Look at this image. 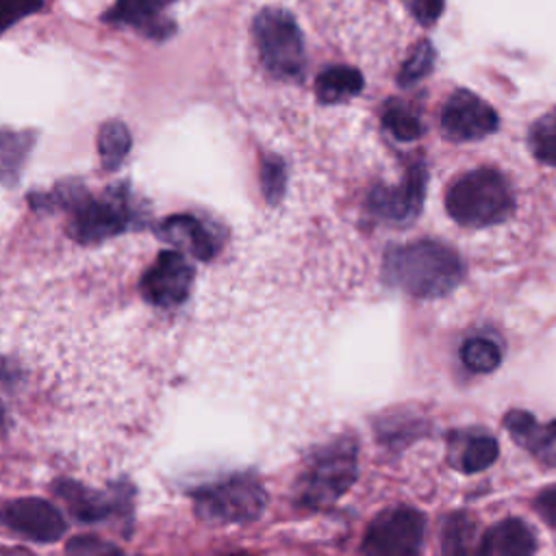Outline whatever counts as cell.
<instances>
[{"mask_svg": "<svg viewBox=\"0 0 556 556\" xmlns=\"http://www.w3.org/2000/svg\"><path fill=\"white\" fill-rule=\"evenodd\" d=\"M382 276L391 287L413 298H441L460 285L465 265L454 248L421 239L389 248Z\"/></svg>", "mask_w": 556, "mask_h": 556, "instance_id": "cell-1", "label": "cell"}, {"mask_svg": "<svg viewBox=\"0 0 556 556\" xmlns=\"http://www.w3.org/2000/svg\"><path fill=\"white\" fill-rule=\"evenodd\" d=\"M445 208L460 226L482 228L508 219L515 208V198L508 180L497 169L478 167L450 185Z\"/></svg>", "mask_w": 556, "mask_h": 556, "instance_id": "cell-2", "label": "cell"}, {"mask_svg": "<svg viewBox=\"0 0 556 556\" xmlns=\"http://www.w3.org/2000/svg\"><path fill=\"white\" fill-rule=\"evenodd\" d=\"M356 441L341 437L315 454L302 484L300 502L308 508L332 506L356 480Z\"/></svg>", "mask_w": 556, "mask_h": 556, "instance_id": "cell-3", "label": "cell"}, {"mask_svg": "<svg viewBox=\"0 0 556 556\" xmlns=\"http://www.w3.org/2000/svg\"><path fill=\"white\" fill-rule=\"evenodd\" d=\"M254 39L265 67L278 78H295L304 67L302 33L282 9H265L254 20Z\"/></svg>", "mask_w": 556, "mask_h": 556, "instance_id": "cell-4", "label": "cell"}, {"mask_svg": "<svg viewBox=\"0 0 556 556\" xmlns=\"http://www.w3.org/2000/svg\"><path fill=\"white\" fill-rule=\"evenodd\" d=\"M267 495L252 476H237L202 489L195 497V510L211 523H245L265 508Z\"/></svg>", "mask_w": 556, "mask_h": 556, "instance_id": "cell-5", "label": "cell"}, {"mask_svg": "<svg viewBox=\"0 0 556 556\" xmlns=\"http://www.w3.org/2000/svg\"><path fill=\"white\" fill-rule=\"evenodd\" d=\"M426 519L417 508L393 506L382 510L369 523L363 552L376 556H410L421 549Z\"/></svg>", "mask_w": 556, "mask_h": 556, "instance_id": "cell-6", "label": "cell"}, {"mask_svg": "<svg viewBox=\"0 0 556 556\" xmlns=\"http://www.w3.org/2000/svg\"><path fill=\"white\" fill-rule=\"evenodd\" d=\"M426 182H428V169L421 159H415L402 182L395 187L389 185H378L369 193V211L389 224H400L406 226L415 222L421 213L424 198H426Z\"/></svg>", "mask_w": 556, "mask_h": 556, "instance_id": "cell-7", "label": "cell"}, {"mask_svg": "<svg viewBox=\"0 0 556 556\" xmlns=\"http://www.w3.org/2000/svg\"><path fill=\"white\" fill-rule=\"evenodd\" d=\"M500 126L497 113L491 104L467 89L454 91L441 111V130L452 141H476Z\"/></svg>", "mask_w": 556, "mask_h": 556, "instance_id": "cell-8", "label": "cell"}, {"mask_svg": "<svg viewBox=\"0 0 556 556\" xmlns=\"http://www.w3.org/2000/svg\"><path fill=\"white\" fill-rule=\"evenodd\" d=\"M191 285L193 267L185 261L182 254L167 250L159 254L154 265L143 276L141 293L156 306H176L189 295Z\"/></svg>", "mask_w": 556, "mask_h": 556, "instance_id": "cell-9", "label": "cell"}, {"mask_svg": "<svg viewBox=\"0 0 556 556\" xmlns=\"http://www.w3.org/2000/svg\"><path fill=\"white\" fill-rule=\"evenodd\" d=\"M130 213L122 198H106V200H89L85 198L72 208L70 219V235L76 241L91 243L102 241L122 232L128 226Z\"/></svg>", "mask_w": 556, "mask_h": 556, "instance_id": "cell-10", "label": "cell"}, {"mask_svg": "<svg viewBox=\"0 0 556 556\" xmlns=\"http://www.w3.org/2000/svg\"><path fill=\"white\" fill-rule=\"evenodd\" d=\"M0 521L13 532L41 543H52L65 532V521L61 513L50 502L39 497L7 502L0 508Z\"/></svg>", "mask_w": 556, "mask_h": 556, "instance_id": "cell-11", "label": "cell"}, {"mask_svg": "<svg viewBox=\"0 0 556 556\" xmlns=\"http://www.w3.org/2000/svg\"><path fill=\"white\" fill-rule=\"evenodd\" d=\"M513 441L545 465H556V419L539 424L528 410H508L502 419Z\"/></svg>", "mask_w": 556, "mask_h": 556, "instance_id": "cell-12", "label": "cell"}, {"mask_svg": "<svg viewBox=\"0 0 556 556\" xmlns=\"http://www.w3.org/2000/svg\"><path fill=\"white\" fill-rule=\"evenodd\" d=\"M534 549V532L523 519L517 517H508L491 526L478 545L480 556H528Z\"/></svg>", "mask_w": 556, "mask_h": 556, "instance_id": "cell-13", "label": "cell"}, {"mask_svg": "<svg viewBox=\"0 0 556 556\" xmlns=\"http://www.w3.org/2000/svg\"><path fill=\"white\" fill-rule=\"evenodd\" d=\"M167 2L169 0H117L111 20L128 24L150 37H165L172 28V22L163 15Z\"/></svg>", "mask_w": 556, "mask_h": 556, "instance_id": "cell-14", "label": "cell"}, {"mask_svg": "<svg viewBox=\"0 0 556 556\" xmlns=\"http://www.w3.org/2000/svg\"><path fill=\"white\" fill-rule=\"evenodd\" d=\"M161 235L167 241L189 250L195 258L206 261L215 254V241H213L211 232L198 219H193L189 215H174V217L165 219L161 224Z\"/></svg>", "mask_w": 556, "mask_h": 556, "instance_id": "cell-15", "label": "cell"}, {"mask_svg": "<svg viewBox=\"0 0 556 556\" xmlns=\"http://www.w3.org/2000/svg\"><path fill=\"white\" fill-rule=\"evenodd\" d=\"M500 454V445L493 434L489 432H469L460 445H454V454H450V460L465 471V473H478L495 463Z\"/></svg>", "mask_w": 556, "mask_h": 556, "instance_id": "cell-16", "label": "cell"}, {"mask_svg": "<svg viewBox=\"0 0 556 556\" xmlns=\"http://www.w3.org/2000/svg\"><path fill=\"white\" fill-rule=\"evenodd\" d=\"M363 89V76L358 70L348 65H332L326 67L315 83L317 98L326 104L343 102L352 96H356Z\"/></svg>", "mask_w": 556, "mask_h": 556, "instance_id": "cell-17", "label": "cell"}, {"mask_svg": "<svg viewBox=\"0 0 556 556\" xmlns=\"http://www.w3.org/2000/svg\"><path fill=\"white\" fill-rule=\"evenodd\" d=\"M56 493L65 500L67 508L72 510V515L85 523L89 521H98V519H104L109 513H111V500H106L104 495L96 493V491H89L87 486L83 484H76V482H59L56 484Z\"/></svg>", "mask_w": 556, "mask_h": 556, "instance_id": "cell-18", "label": "cell"}, {"mask_svg": "<svg viewBox=\"0 0 556 556\" xmlns=\"http://www.w3.org/2000/svg\"><path fill=\"white\" fill-rule=\"evenodd\" d=\"M30 143L28 132L0 130V182H15Z\"/></svg>", "mask_w": 556, "mask_h": 556, "instance_id": "cell-19", "label": "cell"}, {"mask_svg": "<svg viewBox=\"0 0 556 556\" xmlns=\"http://www.w3.org/2000/svg\"><path fill=\"white\" fill-rule=\"evenodd\" d=\"M463 365L473 374H489L502 363V348L482 334L469 337L460 348Z\"/></svg>", "mask_w": 556, "mask_h": 556, "instance_id": "cell-20", "label": "cell"}, {"mask_svg": "<svg viewBox=\"0 0 556 556\" xmlns=\"http://www.w3.org/2000/svg\"><path fill=\"white\" fill-rule=\"evenodd\" d=\"M98 150L106 169L119 167L130 150L128 128L122 122H106L98 135Z\"/></svg>", "mask_w": 556, "mask_h": 556, "instance_id": "cell-21", "label": "cell"}, {"mask_svg": "<svg viewBox=\"0 0 556 556\" xmlns=\"http://www.w3.org/2000/svg\"><path fill=\"white\" fill-rule=\"evenodd\" d=\"M476 521L467 513H452L443 521L441 547L445 554H465L471 547Z\"/></svg>", "mask_w": 556, "mask_h": 556, "instance_id": "cell-22", "label": "cell"}, {"mask_svg": "<svg viewBox=\"0 0 556 556\" xmlns=\"http://www.w3.org/2000/svg\"><path fill=\"white\" fill-rule=\"evenodd\" d=\"M528 143L536 161L556 167V109L532 124L528 132Z\"/></svg>", "mask_w": 556, "mask_h": 556, "instance_id": "cell-23", "label": "cell"}, {"mask_svg": "<svg viewBox=\"0 0 556 556\" xmlns=\"http://www.w3.org/2000/svg\"><path fill=\"white\" fill-rule=\"evenodd\" d=\"M384 130L397 141H413L421 135L419 115L404 102H391L382 113Z\"/></svg>", "mask_w": 556, "mask_h": 556, "instance_id": "cell-24", "label": "cell"}, {"mask_svg": "<svg viewBox=\"0 0 556 556\" xmlns=\"http://www.w3.org/2000/svg\"><path fill=\"white\" fill-rule=\"evenodd\" d=\"M432 63H434V50H432V46H430L428 41H419V43L410 50L408 59L404 61V65H402V70H400V78H397L400 85L408 87V85L421 80V78L432 70Z\"/></svg>", "mask_w": 556, "mask_h": 556, "instance_id": "cell-25", "label": "cell"}, {"mask_svg": "<svg viewBox=\"0 0 556 556\" xmlns=\"http://www.w3.org/2000/svg\"><path fill=\"white\" fill-rule=\"evenodd\" d=\"M261 185L267 202L276 204L285 191V163L278 156H265L261 167Z\"/></svg>", "mask_w": 556, "mask_h": 556, "instance_id": "cell-26", "label": "cell"}, {"mask_svg": "<svg viewBox=\"0 0 556 556\" xmlns=\"http://www.w3.org/2000/svg\"><path fill=\"white\" fill-rule=\"evenodd\" d=\"M43 0H0V33L13 26L17 20L39 11Z\"/></svg>", "mask_w": 556, "mask_h": 556, "instance_id": "cell-27", "label": "cell"}, {"mask_svg": "<svg viewBox=\"0 0 556 556\" xmlns=\"http://www.w3.org/2000/svg\"><path fill=\"white\" fill-rule=\"evenodd\" d=\"M402 4L424 26L434 24L443 11V0H402Z\"/></svg>", "mask_w": 556, "mask_h": 556, "instance_id": "cell-28", "label": "cell"}, {"mask_svg": "<svg viewBox=\"0 0 556 556\" xmlns=\"http://www.w3.org/2000/svg\"><path fill=\"white\" fill-rule=\"evenodd\" d=\"M534 510L539 513V517L556 528V484L545 486L536 497H534Z\"/></svg>", "mask_w": 556, "mask_h": 556, "instance_id": "cell-29", "label": "cell"}, {"mask_svg": "<svg viewBox=\"0 0 556 556\" xmlns=\"http://www.w3.org/2000/svg\"><path fill=\"white\" fill-rule=\"evenodd\" d=\"M67 552H78V554H111L117 552L113 543H106L96 536H76L67 543Z\"/></svg>", "mask_w": 556, "mask_h": 556, "instance_id": "cell-30", "label": "cell"}, {"mask_svg": "<svg viewBox=\"0 0 556 556\" xmlns=\"http://www.w3.org/2000/svg\"><path fill=\"white\" fill-rule=\"evenodd\" d=\"M2 430H4V415H2V410H0V434H2Z\"/></svg>", "mask_w": 556, "mask_h": 556, "instance_id": "cell-31", "label": "cell"}]
</instances>
